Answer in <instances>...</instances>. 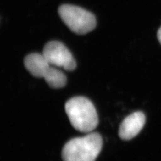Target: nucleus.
Instances as JSON below:
<instances>
[{
    "label": "nucleus",
    "mask_w": 161,
    "mask_h": 161,
    "mask_svg": "<svg viewBox=\"0 0 161 161\" xmlns=\"http://www.w3.org/2000/svg\"><path fill=\"white\" fill-rule=\"evenodd\" d=\"M65 111L75 129L84 133H90L96 128L99 119L93 103L84 97H75L67 101Z\"/></svg>",
    "instance_id": "obj_1"
},
{
    "label": "nucleus",
    "mask_w": 161,
    "mask_h": 161,
    "mask_svg": "<svg viewBox=\"0 0 161 161\" xmlns=\"http://www.w3.org/2000/svg\"><path fill=\"white\" fill-rule=\"evenodd\" d=\"M103 140L97 132L73 138L64 144L62 151L64 161H95L102 148Z\"/></svg>",
    "instance_id": "obj_2"
},
{
    "label": "nucleus",
    "mask_w": 161,
    "mask_h": 161,
    "mask_svg": "<svg viewBox=\"0 0 161 161\" xmlns=\"http://www.w3.org/2000/svg\"><path fill=\"white\" fill-rule=\"evenodd\" d=\"M24 65L33 76L44 78L52 88H63L67 84L66 75L50 64L42 54L32 53L27 55L24 58Z\"/></svg>",
    "instance_id": "obj_3"
},
{
    "label": "nucleus",
    "mask_w": 161,
    "mask_h": 161,
    "mask_svg": "<svg viewBox=\"0 0 161 161\" xmlns=\"http://www.w3.org/2000/svg\"><path fill=\"white\" fill-rule=\"evenodd\" d=\"M58 14L63 22L75 34H87L96 26L94 15L82 8L64 4L58 8Z\"/></svg>",
    "instance_id": "obj_4"
},
{
    "label": "nucleus",
    "mask_w": 161,
    "mask_h": 161,
    "mask_svg": "<svg viewBox=\"0 0 161 161\" xmlns=\"http://www.w3.org/2000/svg\"><path fill=\"white\" fill-rule=\"evenodd\" d=\"M43 56L48 61L56 67L63 68L66 70H73L77 64L71 53L61 42L53 40L45 45Z\"/></svg>",
    "instance_id": "obj_5"
},
{
    "label": "nucleus",
    "mask_w": 161,
    "mask_h": 161,
    "mask_svg": "<svg viewBox=\"0 0 161 161\" xmlns=\"http://www.w3.org/2000/svg\"><path fill=\"white\" fill-rule=\"evenodd\" d=\"M146 122L144 114L136 112L129 115L122 122L119 127V137L125 140L132 139L140 133Z\"/></svg>",
    "instance_id": "obj_6"
},
{
    "label": "nucleus",
    "mask_w": 161,
    "mask_h": 161,
    "mask_svg": "<svg viewBox=\"0 0 161 161\" xmlns=\"http://www.w3.org/2000/svg\"><path fill=\"white\" fill-rule=\"evenodd\" d=\"M157 36H158V38L159 42H160V44H161V27H160V29L158 30V34H157Z\"/></svg>",
    "instance_id": "obj_7"
}]
</instances>
